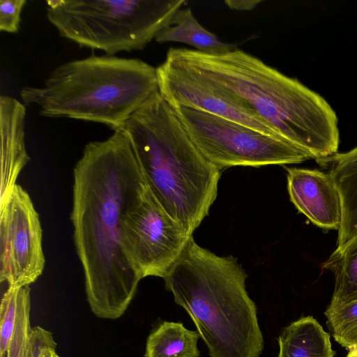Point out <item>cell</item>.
I'll list each match as a JSON object with an SVG mask.
<instances>
[{"label":"cell","mask_w":357,"mask_h":357,"mask_svg":"<svg viewBox=\"0 0 357 357\" xmlns=\"http://www.w3.org/2000/svg\"><path fill=\"white\" fill-rule=\"evenodd\" d=\"M148 185L123 130L88 143L73 171L71 220L87 301L99 318L121 317L142 280L122 248V225Z\"/></svg>","instance_id":"6da1fadb"},{"label":"cell","mask_w":357,"mask_h":357,"mask_svg":"<svg viewBox=\"0 0 357 357\" xmlns=\"http://www.w3.org/2000/svg\"><path fill=\"white\" fill-rule=\"evenodd\" d=\"M167 56L225 86L277 134L318 159L337 153L338 119L319 93L243 50L210 55L170 48Z\"/></svg>","instance_id":"7a4b0ae2"},{"label":"cell","mask_w":357,"mask_h":357,"mask_svg":"<svg viewBox=\"0 0 357 357\" xmlns=\"http://www.w3.org/2000/svg\"><path fill=\"white\" fill-rule=\"evenodd\" d=\"M122 130L153 195L192 235L217 197L220 169L198 151L158 91L129 118Z\"/></svg>","instance_id":"3957f363"},{"label":"cell","mask_w":357,"mask_h":357,"mask_svg":"<svg viewBox=\"0 0 357 357\" xmlns=\"http://www.w3.org/2000/svg\"><path fill=\"white\" fill-rule=\"evenodd\" d=\"M248 275L237 259L199 246L193 236L163 278L206 343L211 357H259L264 340Z\"/></svg>","instance_id":"277c9868"},{"label":"cell","mask_w":357,"mask_h":357,"mask_svg":"<svg viewBox=\"0 0 357 357\" xmlns=\"http://www.w3.org/2000/svg\"><path fill=\"white\" fill-rule=\"evenodd\" d=\"M158 91L156 68L146 62L93 55L56 67L42 86L24 87L20 95L42 116L99 123L115 131Z\"/></svg>","instance_id":"5b68a950"},{"label":"cell","mask_w":357,"mask_h":357,"mask_svg":"<svg viewBox=\"0 0 357 357\" xmlns=\"http://www.w3.org/2000/svg\"><path fill=\"white\" fill-rule=\"evenodd\" d=\"M185 0H49L46 15L59 35L107 55L140 50L172 24Z\"/></svg>","instance_id":"8992f818"},{"label":"cell","mask_w":357,"mask_h":357,"mask_svg":"<svg viewBox=\"0 0 357 357\" xmlns=\"http://www.w3.org/2000/svg\"><path fill=\"white\" fill-rule=\"evenodd\" d=\"M172 107L198 151L220 170L234 166L296 164L314 158L279 137L202 110Z\"/></svg>","instance_id":"52a82bcc"},{"label":"cell","mask_w":357,"mask_h":357,"mask_svg":"<svg viewBox=\"0 0 357 357\" xmlns=\"http://www.w3.org/2000/svg\"><path fill=\"white\" fill-rule=\"evenodd\" d=\"M122 248L141 278H164L181 257L192 235L163 208L147 186L126 213Z\"/></svg>","instance_id":"ba28073f"},{"label":"cell","mask_w":357,"mask_h":357,"mask_svg":"<svg viewBox=\"0 0 357 357\" xmlns=\"http://www.w3.org/2000/svg\"><path fill=\"white\" fill-rule=\"evenodd\" d=\"M0 244L1 282L29 286L42 274L45 259L39 215L18 184L0 204Z\"/></svg>","instance_id":"9c48e42d"},{"label":"cell","mask_w":357,"mask_h":357,"mask_svg":"<svg viewBox=\"0 0 357 357\" xmlns=\"http://www.w3.org/2000/svg\"><path fill=\"white\" fill-rule=\"evenodd\" d=\"M156 73L158 91L170 105L202 110L282 138L227 87L198 70L166 56Z\"/></svg>","instance_id":"30bf717a"},{"label":"cell","mask_w":357,"mask_h":357,"mask_svg":"<svg viewBox=\"0 0 357 357\" xmlns=\"http://www.w3.org/2000/svg\"><path fill=\"white\" fill-rule=\"evenodd\" d=\"M287 170L291 202L313 224L324 229L339 230L342 217L338 190L326 172L291 167Z\"/></svg>","instance_id":"8fae6325"},{"label":"cell","mask_w":357,"mask_h":357,"mask_svg":"<svg viewBox=\"0 0 357 357\" xmlns=\"http://www.w3.org/2000/svg\"><path fill=\"white\" fill-rule=\"evenodd\" d=\"M26 107L8 96H0L1 204L17 184L19 173L29 161L24 142Z\"/></svg>","instance_id":"7c38bea8"},{"label":"cell","mask_w":357,"mask_h":357,"mask_svg":"<svg viewBox=\"0 0 357 357\" xmlns=\"http://www.w3.org/2000/svg\"><path fill=\"white\" fill-rule=\"evenodd\" d=\"M316 161L326 170L340 195L342 217L338 230L340 247L357 233V146Z\"/></svg>","instance_id":"4fadbf2b"},{"label":"cell","mask_w":357,"mask_h":357,"mask_svg":"<svg viewBox=\"0 0 357 357\" xmlns=\"http://www.w3.org/2000/svg\"><path fill=\"white\" fill-rule=\"evenodd\" d=\"M278 357H333L330 335L312 317L285 327L278 337Z\"/></svg>","instance_id":"5bb4252c"},{"label":"cell","mask_w":357,"mask_h":357,"mask_svg":"<svg viewBox=\"0 0 357 357\" xmlns=\"http://www.w3.org/2000/svg\"><path fill=\"white\" fill-rule=\"evenodd\" d=\"M159 43H183L210 55H221L236 49L233 44L225 43L204 29L195 17L190 8H181L172 24L163 29L155 38Z\"/></svg>","instance_id":"9a60e30c"},{"label":"cell","mask_w":357,"mask_h":357,"mask_svg":"<svg viewBox=\"0 0 357 357\" xmlns=\"http://www.w3.org/2000/svg\"><path fill=\"white\" fill-rule=\"evenodd\" d=\"M199 337L182 323L163 321L149 335L145 357H199Z\"/></svg>","instance_id":"2e32d148"},{"label":"cell","mask_w":357,"mask_h":357,"mask_svg":"<svg viewBox=\"0 0 357 357\" xmlns=\"http://www.w3.org/2000/svg\"><path fill=\"white\" fill-rule=\"evenodd\" d=\"M322 267L334 276V290L330 305L357 300V233L337 247Z\"/></svg>","instance_id":"e0dca14e"},{"label":"cell","mask_w":357,"mask_h":357,"mask_svg":"<svg viewBox=\"0 0 357 357\" xmlns=\"http://www.w3.org/2000/svg\"><path fill=\"white\" fill-rule=\"evenodd\" d=\"M324 314L335 340L348 349L357 347V300L329 305Z\"/></svg>","instance_id":"ac0fdd59"},{"label":"cell","mask_w":357,"mask_h":357,"mask_svg":"<svg viewBox=\"0 0 357 357\" xmlns=\"http://www.w3.org/2000/svg\"><path fill=\"white\" fill-rule=\"evenodd\" d=\"M26 0H0V31L9 33L19 31Z\"/></svg>","instance_id":"d6986e66"},{"label":"cell","mask_w":357,"mask_h":357,"mask_svg":"<svg viewBox=\"0 0 357 357\" xmlns=\"http://www.w3.org/2000/svg\"><path fill=\"white\" fill-rule=\"evenodd\" d=\"M52 333L40 326L32 328L29 341V357H60Z\"/></svg>","instance_id":"ffe728a7"},{"label":"cell","mask_w":357,"mask_h":357,"mask_svg":"<svg viewBox=\"0 0 357 357\" xmlns=\"http://www.w3.org/2000/svg\"><path fill=\"white\" fill-rule=\"evenodd\" d=\"M261 2V0H226L225 1L229 8L238 11H250Z\"/></svg>","instance_id":"44dd1931"},{"label":"cell","mask_w":357,"mask_h":357,"mask_svg":"<svg viewBox=\"0 0 357 357\" xmlns=\"http://www.w3.org/2000/svg\"><path fill=\"white\" fill-rule=\"evenodd\" d=\"M349 351L347 357H357V347L349 349Z\"/></svg>","instance_id":"7402d4cb"}]
</instances>
